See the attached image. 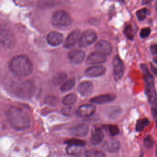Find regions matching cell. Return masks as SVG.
<instances>
[{
    "mask_svg": "<svg viewBox=\"0 0 157 157\" xmlns=\"http://www.w3.org/2000/svg\"><path fill=\"white\" fill-rule=\"evenodd\" d=\"M67 78V75L64 72H59L56 74L53 78L52 82L54 85H59L62 83Z\"/></svg>",
    "mask_w": 157,
    "mask_h": 157,
    "instance_id": "25",
    "label": "cell"
},
{
    "mask_svg": "<svg viewBox=\"0 0 157 157\" xmlns=\"http://www.w3.org/2000/svg\"><path fill=\"white\" fill-rule=\"evenodd\" d=\"M13 92L15 96L23 99H30L34 92V86L29 81H21L13 87Z\"/></svg>",
    "mask_w": 157,
    "mask_h": 157,
    "instance_id": "4",
    "label": "cell"
},
{
    "mask_svg": "<svg viewBox=\"0 0 157 157\" xmlns=\"http://www.w3.org/2000/svg\"><path fill=\"white\" fill-rule=\"evenodd\" d=\"M96 39V33L91 29H86L81 34L78 44L80 47H85L93 44Z\"/></svg>",
    "mask_w": 157,
    "mask_h": 157,
    "instance_id": "6",
    "label": "cell"
},
{
    "mask_svg": "<svg viewBox=\"0 0 157 157\" xmlns=\"http://www.w3.org/2000/svg\"><path fill=\"white\" fill-rule=\"evenodd\" d=\"M153 61L157 64V57H155V58H154V59H153Z\"/></svg>",
    "mask_w": 157,
    "mask_h": 157,
    "instance_id": "39",
    "label": "cell"
},
{
    "mask_svg": "<svg viewBox=\"0 0 157 157\" xmlns=\"http://www.w3.org/2000/svg\"><path fill=\"white\" fill-rule=\"evenodd\" d=\"M75 78H71L65 82L61 86V90L63 92H67L71 90L75 85Z\"/></svg>",
    "mask_w": 157,
    "mask_h": 157,
    "instance_id": "23",
    "label": "cell"
},
{
    "mask_svg": "<svg viewBox=\"0 0 157 157\" xmlns=\"http://www.w3.org/2000/svg\"><path fill=\"white\" fill-rule=\"evenodd\" d=\"M106 56L103 55L97 52L91 53L87 57L86 63L91 65H98L102 64L106 61Z\"/></svg>",
    "mask_w": 157,
    "mask_h": 157,
    "instance_id": "8",
    "label": "cell"
},
{
    "mask_svg": "<svg viewBox=\"0 0 157 157\" xmlns=\"http://www.w3.org/2000/svg\"><path fill=\"white\" fill-rule=\"evenodd\" d=\"M103 148L109 152H116L118 151L120 147V144L119 141L114 139H111L105 141L103 145Z\"/></svg>",
    "mask_w": 157,
    "mask_h": 157,
    "instance_id": "19",
    "label": "cell"
},
{
    "mask_svg": "<svg viewBox=\"0 0 157 157\" xmlns=\"http://www.w3.org/2000/svg\"><path fill=\"white\" fill-rule=\"evenodd\" d=\"M96 108L93 104H85L80 106L77 110V115L80 117L91 116L95 112Z\"/></svg>",
    "mask_w": 157,
    "mask_h": 157,
    "instance_id": "14",
    "label": "cell"
},
{
    "mask_svg": "<svg viewBox=\"0 0 157 157\" xmlns=\"http://www.w3.org/2000/svg\"><path fill=\"white\" fill-rule=\"evenodd\" d=\"M96 52L103 55H107L111 53L112 45L110 42L104 40H99L95 45Z\"/></svg>",
    "mask_w": 157,
    "mask_h": 157,
    "instance_id": "9",
    "label": "cell"
},
{
    "mask_svg": "<svg viewBox=\"0 0 157 157\" xmlns=\"http://www.w3.org/2000/svg\"><path fill=\"white\" fill-rule=\"evenodd\" d=\"M113 77L116 81L119 80L124 72V66L118 56H115L112 61Z\"/></svg>",
    "mask_w": 157,
    "mask_h": 157,
    "instance_id": "7",
    "label": "cell"
},
{
    "mask_svg": "<svg viewBox=\"0 0 157 157\" xmlns=\"http://www.w3.org/2000/svg\"><path fill=\"white\" fill-rule=\"evenodd\" d=\"M88 132V126L85 124H80L72 127L69 129L70 134L75 137L85 136Z\"/></svg>",
    "mask_w": 157,
    "mask_h": 157,
    "instance_id": "16",
    "label": "cell"
},
{
    "mask_svg": "<svg viewBox=\"0 0 157 157\" xmlns=\"http://www.w3.org/2000/svg\"><path fill=\"white\" fill-rule=\"evenodd\" d=\"M9 69L15 75L20 77L26 76L31 74L33 66L29 59L25 55L15 56L9 63Z\"/></svg>",
    "mask_w": 157,
    "mask_h": 157,
    "instance_id": "2",
    "label": "cell"
},
{
    "mask_svg": "<svg viewBox=\"0 0 157 157\" xmlns=\"http://www.w3.org/2000/svg\"><path fill=\"white\" fill-rule=\"evenodd\" d=\"M151 69L152 72H153L156 75V77H157V68H156V67H153L152 65H151Z\"/></svg>",
    "mask_w": 157,
    "mask_h": 157,
    "instance_id": "38",
    "label": "cell"
},
{
    "mask_svg": "<svg viewBox=\"0 0 157 157\" xmlns=\"http://www.w3.org/2000/svg\"><path fill=\"white\" fill-rule=\"evenodd\" d=\"M147 14V9L146 8L139 9L136 12V15L139 20H143L144 18H145Z\"/></svg>",
    "mask_w": 157,
    "mask_h": 157,
    "instance_id": "30",
    "label": "cell"
},
{
    "mask_svg": "<svg viewBox=\"0 0 157 157\" xmlns=\"http://www.w3.org/2000/svg\"><path fill=\"white\" fill-rule=\"evenodd\" d=\"M45 102L47 104H48L50 105H55V104H56L57 102V99L56 98L54 97V96H47L45 98Z\"/></svg>",
    "mask_w": 157,
    "mask_h": 157,
    "instance_id": "35",
    "label": "cell"
},
{
    "mask_svg": "<svg viewBox=\"0 0 157 157\" xmlns=\"http://www.w3.org/2000/svg\"><path fill=\"white\" fill-rule=\"evenodd\" d=\"M124 34L128 39H129L130 40L133 39V38H134V32H133V29H132V27L130 25H126V26L125 27V28L124 29Z\"/></svg>",
    "mask_w": 157,
    "mask_h": 157,
    "instance_id": "29",
    "label": "cell"
},
{
    "mask_svg": "<svg viewBox=\"0 0 157 157\" xmlns=\"http://www.w3.org/2000/svg\"><path fill=\"white\" fill-rule=\"evenodd\" d=\"M150 123L149 120L147 118L140 119L137 121L136 126V129L137 131H141L144 129L145 127L148 126Z\"/></svg>",
    "mask_w": 157,
    "mask_h": 157,
    "instance_id": "27",
    "label": "cell"
},
{
    "mask_svg": "<svg viewBox=\"0 0 157 157\" xmlns=\"http://www.w3.org/2000/svg\"><path fill=\"white\" fill-rule=\"evenodd\" d=\"M107 115L110 118H115L118 117L121 113V109L117 106H113L107 107L106 110Z\"/></svg>",
    "mask_w": 157,
    "mask_h": 157,
    "instance_id": "24",
    "label": "cell"
},
{
    "mask_svg": "<svg viewBox=\"0 0 157 157\" xmlns=\"http://www.w3.org/2000/svg\"><path fill=\"white\" fill-rule=\"evenodd\" d=\"M155 153H156V155L157 156V146H156V151H155Z\"/></svg>",
    "mask_w": 157,
    "mask_h": 157,
    "instance_id": "40",
    "label": "cell"
},
{
    "mask_svg": "<svg viewBox=\"0 0 157 157\" xmlns=\"http://www.w3.org/2000/svg\"><path fill=\"white\" fill-rule=\"evenodd\" d=\"M151 29L150 28H142L140 32V36L142 38H145L149 36L150 34Z\"/></svg>",
    "mask_w": 157,
    "mask_h": 157,
    "instance_id": "34",
    "label": "cell"
},
{
    "mask_svg": "<svg viewBox=\"0 0 157 157\" xmlns=\"http://www.w3.org/2000/svg\"><path fill=\"white\" fill-rule=\"evenodd\" d=\"M47 40L50 45L58 46L62 44L64 38L61 33L57 31H52L47 35Z\"/></svg>",
    "mask_w": 157,
    "mask_h": 157,
    "instance_id": "12",
    "label": "cell"
},
{
    "mask_svg": "<svg viewBox=\"0 0 157 157\" xmlns=\"http://www.w3.org/2000/svg\"><path fill=\"white\" fill-rule=\"evenodd\" d=\"M140 67L143 73L144 80L145 82V93L148 97V101L151 104H154L156 101L157 94L155 87L154 78L153 75L149 72L148 67L145 64H141Z\"/></svg>",
    "mask_w": 157,
    "mask_h": 157,
    "instance_id": "3",
    "label": "cell"
},
{
    "mask_svg": "<svg viewBox=\"0 0 157 157\" xmlns=\"http://www.w3.org/2000/svg\"><path fill=\"white\" fill-rule=\"evenodd\" d=\"M105 72V67L103 66L96 65L87 68L85 71V74L87 77H96L103 75Z\"/></svg>",
    "mask_w": 157,
    "mask_h": 157,
    "instance_id": "11",
    "label": "cell"
},
{
    "mask_svg": "<svg viewBox=\"0 0 157 157\" xmlns=\"http://www.w3.org/2000/svg\"><path fill=\"white\" fill-rule=\"evenodd\" d=\"M109 131L112 136H114L119 133V128L116 125H109Z\"/></svg>",
    "mask_w": 157,
    "mask_h": 157,
    "instance_id": "33",
    "label": "cell"
},
{
    "mask_svg": "<svg viewBox=\"0 0 157 157\" xmlns=\"http://www.w3.org/2000/svg\"><path fill=\"white\" fill-rule=\"evenodd\" d=\"M77 90L82 96H88L91 94L93 90V86L91 82L89 81H84L78 85Z\"/></svg>",
    "mask_w": 157,
    "mask_h": 157,
    "instance_id": "17",
    "label": "cell"
},
{
    "mask_svg": "<svg viewBox=\"0 0 157 157\" xmlns=\"http://www.w3.org/2000/svg\"><path fill=\"white\" fill-rule=\"evenodd\" d=\"M1 41L4 47H10L14 42L13 34L9 30H2L1 33Z\"/></svg>",
    "mask_w": 157,
    "mask_h": 157,
    "instance_id": "15",
    "label": "cell"
},
{
    "mask_svg": "<svg viewBox=\"0 0 157 157\" xmlns=\"http://www.w3.org/2000/svg\"><path fill=\"white\" fill-rule=\"evenodd\" d=\"M7 120L13 128L16 130H25L30 125V118L23 109L11 107L6 113Z\"/></svg>",
    "mask_w": 157,
    "mask_h": 157,
    "instance_id": "1",
    "label": "cell"
},
{
    "mask_svg": "<svg viewBox=\"0 0 157 157\" xmlns=\"http://www.w3.org/2000/svg\"><path fill=\"white\" fill-rule=\"evenodd\" d=\"M80 36V32L78 29H75L72 31L66 37L64 43V46L66 48L72 47L76 44L78 40L79 41Z\"/></svg>",
    "mask_w": 157,
    "mask_h": 157,
    "instance_id": "13",
    "label": "cell"
},
{
    "mask_svg": "<svg viewBox=\"0 0 157 157\" xmlns=\"http://www.w3.org/2000/svg\"><path fill=\"white\" fill-rule=\"evenodd\" d=\"M65 143L67 144L68 145H76L80 147H83L85 145V142L83 140L77 139H68L65 142Z\"/></svg>",
    "mask_w": 157,
    "mask_h": 157,
    "instance_id": "28",
    "label": "cell"
},
{
    "mask_svg": "<svg viewBox=\"0 0 157 157\" xmlns=\"http://www.w3.org/2000/svg\"><path fill=\"white\" fill-rule=\"evenodd\" d=\"M77 97L74 93H69L66 95L63 99V104L66 106H70L74 104L77 101Z\"/></svg>",
    "mask_w": 157,
    "mask_h": 157,
    "instance_id": "21",
    "label": "cell"
},
{
    "mask_svg": "<svg viewBox=\"0 0 157 157\" xmlns=\"http://www.w3.org/2000/svg\"><path fill=\"white\" fill-rule=\"evenodd\" d=\"M154 141L152 139V137L150 136H148L145 137L144 139V145L146 148H151L153 145Z\"/></svg>",
    "mask_w": 157,
    "mask_h": 157,
    "instance_id": "31",
    "label": "cell"
},
{
    "mask_svg": "<svg viewBox=\"0 0 157 157\" xmlns=\"http://www.w3.org/2000/svg\"><path fill=\"white\" fill-rule=\"evenodd\" d=\"M51 22L55 26L66 27L72 23V18L67 12L64 10H58L52 15Z\"/></svg>",
    "mask_w": 157,
    "mask_h": 157,
    "instance_id": "5",
    "label": "cell"
},
{
    "mask_svg": "<svg viewBox=\"0 0 157 157\" xmlns=\"http://www.w3.org/2000/svg\"><path fill=\"white\" fill-rule=\"evenodd\" d=\"M83 151V147L76 145H68L66 148V152L71 155H78Z\"/></svg>",
    "mask_w": 157,
    "mask_h": 157,
    "instance_id": "22",
    "label": "cell"
},
{
    "mask_svg": "<svg viewBox=\"0 0 157 157\" xmlns=\"http://www.w3.org/2000/svg\"><path fill=\"white\" fill-rule=\"evenodd\" d=\"M104 139V133L99 128H94L91 132V142L93 145L100 144Z\"/></svg>",
    "mask_w": 157,
    "mask_h": 157,
    "instance_id": "20",
    "label": "cell"
},
{
    "mask_svg": "<svg viewBox=\"0 0 157 157\" xmlns=\"http://www.w3.org/2000/svg\"><path fill=\"white\" fill-rule=\"evenodd\" d=\"M151 52L154 55H157V44H153L150 46Z\"/></svg>",
    "mask_w": 157,
    "mask_h": 157,
    "instance_id": "37",
    "label": "cell"
},
{
    "mask_svg": "<svg viewBox=\"0 0 157 157\" xmlns=\"http://www.w3.org/2000/svg\"><path fill=\"white\" fill-rule=\"evenodd\" d=\"M115 98V96L112 94H102L99 95L96 97L93 98L90 102L94 104H105L109 102L113 101Z\"/></svg>",
    "mask_w": 157,
    "mask_h": 157,
    "instance_id": "18",
    "label": "cell"
},
{
    "mask_svg": "<svg viewBox=\"0 0 157 157\" xmlns=\"http://www.w3.org/2000/svg\"><path fill=\"white\" fill-rule=\"evenodd\" d=\"M85 58V52L81 50H72L68 53V59L73 64L81 63Z\"/></svg>",
    "mask_w": 157,
    "mask_h": 157,
    "instance_id": "10",
    "label": "cell"
},
{
    "mask_svg": "<svg viewBox=\"0 0 157 157\" xmlns=\"http://www.w3.org/2000/svg\"><path fill=\"white\" fill-rule=\"evenodd\" d=\"M61 113L65 116H71L74 112L71 106H66L61 109Z\"/></svg>",
    "mask_w": 157,
    "mask_h": 157,
    "instance_id": "32",
    "label": "cell"
},
{
    "mask_svg": "<svg viewBox=\"0 0 157 157\" xmlns=\"http://www.w3.org/2000/svg\"><path fill=\"white\" fill-rule=\"evenodd\" d=\"M85 155L86 157H106L105 154L103 151L94 150L86 151Z\"/></svg>",
    "mask_w": 157,
    "mask_h": 157,
    "instance_id": "26",
    "label": "cell"
},
{
    "mask_svg": "<svg viewBox=\"0 0 157 157\" xmlns=\"http://www.w3.org/2000/svg\"><path fill=\"white\" fill-rule=\"evenodd\" d=\"M151 110H152V113H153V117H154V118L156 119V125H157V100L154 104H152Z\"/></svg>",
    "mask_w": 157,
    "mask_h": 157,
    "instance_id": "36",
    "label": "cell"
}]
</instances>
